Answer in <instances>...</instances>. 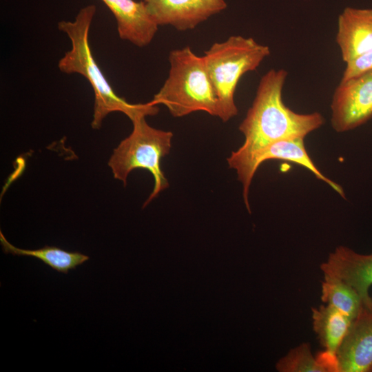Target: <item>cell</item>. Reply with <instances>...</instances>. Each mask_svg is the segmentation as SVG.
Instances as JSON below:
<instances>
[{
    "mask_svg": "<svg viewBox=\"0 0 372 372\" xmlns=\"http://www.w3.org/2000/svg\"><path fill=\"white\" fill-rule=\"evenodd\" d=\"M145 117L139 116L132 121V132L114 149L107 163L114 178L122 181L124 186L134 169H144L152 174L154 187L143 207L169 187L161 161L169 153L173 138L172 132L150 126Z\"/></svg>",
    "mask_w": 372,
    "mask_h": 372,
    "instance_id": "5b68a950",
    "label": "cell"
},
{
    "mask_svg": "<svg viewBox=\"0 0 372 372\" xmlns=\"http://www.w3.org/2000/svg\"><path fill=\"white\" fill-rule=\"evenodd\" d=\"M288 73L284 69H271L260 79L251 106L239 125L243 144L231 152L227 161L235 169L242 185V196L249 212V192L256 173L254 161L271 144L282 140L304 138L324 123L319 112L296 113L282 101V90Z\"/></svg>",
    "mask_w": 372,
    "mask_h": 372,
    "instance_id": "6da1fadb",
    "label": "cell"
},
{
    "mask_svg": "<svg viewBox=\"0 0 372 372\" xmlns=\"http://www.w3.org/2000/svg\"><path fill=\"white\" fill-rule=\"evenodd\" d=\"M276 368L280 372H327L316 356H313L308 342L291 349L278 361Z\"/></svg>",
    "mask_w": 372,
    "mask_h": 372,
    "instance_id": "2e32d148",
    "label": "cell"
},
{
    "mask_svg": "<svg viewBox=\"0 0 372 372\" xmlns=\"http://www.w3.org/2000/svg\"><path fill=\"white\" fill-rule=\"evenodd\" d=\"M111 10L119 37L137 47L149 45L158 25L149 14L145 3L134 0H101Z\"/></svg>",
    "mask_w": 372,
    "mask_h": 372,
    "instance_id": "7c38bea8",
    "label": "cell"
},
{
    "mask_svg": "<svg viewBox=\"0 0 372 372\" xmlns=\"http://www.w3.org/2000/svg\"><path fill=\"white\" fill-rule=\"evenodd\" d=\"M370 70H372V51L347 62L340 81L351 79Z\"/></svg>",
    "mask_w": 372,
    "mask_h": 372,
    "instance_id": "e0dca14e",
    "label": "cell"
},
{
    "mask_svg": "<svg viewBox=\"0 0 372 372\" xmlns=\"http://www.w3.org/2000/svg\"><path fill=\"white\" fill-rule=\"evenodd\" d=\"M323 274L338 277L353 287L364 307L372 309L369 289L372 286V253L360 254L345 247H337L321 263Z\"/></svg>",
    "mask_w": 372,
    "mask_h": 372,
    "instance_id": "ba28073f",
    "label": "cell"
},
{
    "mask_svg": "<svg viewBox=\"0 0 372 372\" xmlns=\"http://www.w3.org/2000/svg\"><path fill=\"white\" fill-rule=\"evenodd\" d=\"M311 318L313 329L323 348L316 358L327 372H338L337 354L353 320L326 304L311 308Z\"/></svg>",
    "mask_w": 372,
    "mask_h": 372,
    "instance_id": "30bf717a",
    "label": "cell"
},
{
    "mask_svg": "<svg viewBox=\"0 0 372 372\" xmlns=\"http://www.w3.org/2000/svg\"><path fill=\"white\" fill-rule=\"evenodd\" d=\"M159 25H170L178 31L197 25L227 8L226 0H143Z\"/></svg>",
    "mask_w": 372,
    "mask_h": 372,
    "instance_id": "52a82bcc",
    "label": "cell"
},
{
    "mask_svg": "<svg viewBox=\"0 0 372 372\" xmlns=\"http://www.w3.org/2000/svg\"><path fill=\"white\" fill-rule=\"evenodd\" d=\"M169 74L150 101L165 105L174 117L204 111L218 116V101L204 59L189 46L169 54Z\"/></svg>",
    "mask_w": 372,
    "mask_h": 372,
    "instance_id": "3957f363",
    "label": "cell"
},
{
    "mask_svg": "<svg viewBox=\"0 0 372 372\" xmlns=\"http://www.w3.org/2000/svg\"><path fill=\"white\" fill-rule=\"evenodd\" d=\"M270 54V48L251 37L232 35L213 43L203 58L218 101V116L227 122L238 114L234 95L240 78Z\"/></svg>",
    "mask_w": 372,
    "mask_h": 372,
    "instance_id": "277c9868",
    "label": "cell"
},
{
    "mask_svg": "<svg viewBox=\"0 0 372 372\" xmlns=\"http://www.w3.org/2000/svg\"><path fill=\"white\" fill-rule=\"evenodd\" d=\"M335 42L345 63L372 51V8L346 7L338 18Z\"/></svg>",
    "mask_w": 372,
    "mask_h": 372,
    "instance_id": "8fae6325",
    "label": "cell"
},
{
    "mask_svg": "<svg viewBox=\"0 0 372 372\" xmlns=\"http://www.w3.org/2000/svg\"><path fill=\"white\" fill-rule=\"evenodd\" d=\"M271 159L288 161L306 167L317 178L328 184L342 198H345L342 187L321 173L311 161L305 149L304 138L282 140L271 144L256 157L254 164V170L256 172L263 162Z\"/></svg>",
    "mask_w": 372,
    "mask_h": 372,
    "instance_id": "4fadbf2b",
    "label": "cell"
},
{
    "mask_svg": "<svg viewBox=\"0 0 372 372\" xmlns=\"http://www.w3.org/2000/svg\"><path fill=\"white\" fill-rule=\"evenodd\" d=\"M321 282V300L336 309L351 320L363 307L362 300L357 291L342 279L323 274Z\"/></svg>",
    "mask_w": 372,
    "mask_h": 372,
    "instance_id": "9a60e30c",
    "label": "cell"
},
{
    "mask_svg": "<svg viewBox=\"0 0 372 372\" xmlns=\"http://www.w3.org/2000/svg\"><path fill=\"white\" fill-rule=\"evenodd\" d=\"M96 8L93 4L82 8L74 21H61L58 28L71 41V49L59 61L61 72L79 74L85 78L94 94L93 118L91 127L99 130L104 118L111 112H121L131 121L139 116H154L158 113L157 105L147 103H130L118 96L94 60L89 43V32Z\"/></svg>",
    "mask_w": 372,
    "mask_h": 372,
    "instance_id": "7a4b0ae2",
    "label": "cell"
},
{
    "mask_svg": "<svg viewBox=\"0 0 372 372\" xmlns=\"http://www.w3.org/2000/svg\"><path fill=\"white\" fill-rule=\"evenodd\" d=\"M331 125L337 132L353 130L372 117V70L340 81L331 103Z\"/></svg>",
    "mask_w": 372,
    "mask_h": 372,
    "instance_id": "8992f818",
    "label": "cell"
},
{
    "mask_svg": "<svg viewBox=\"0 0 372 372\" xmlns=\"http://www.w3.org/2000/svg\"><path fill=\"white\" fill-rule=\"evenodd\" d=\"M0 243L4 254L19 256H31L42 261L52 269L67 274L90 259L87 255L79 251H70L56 246L45 245L37 249H23L14 247L9 242L1 230Z\"/></svg>",
    "mask_w": 372,
    "mask_h": 372,
    "instance_id": "5bb4252c",
    "label": "cell"
},
{
    "mask_svg": "<svg viewBox=\"0 0 372 372\" xmlns=\"http://www.w3.org/2000/svg\"><path fill=\"white\" fill-rule=\"evenodd\" d=\"M338 372L372 371V309L363 306L337 354Z\"/></svg>",
    "mask_w": 372,
    "mask_h": 372,
    "instance_id": "9c48e42d",
    "label": "cell"
}]
</instances>
